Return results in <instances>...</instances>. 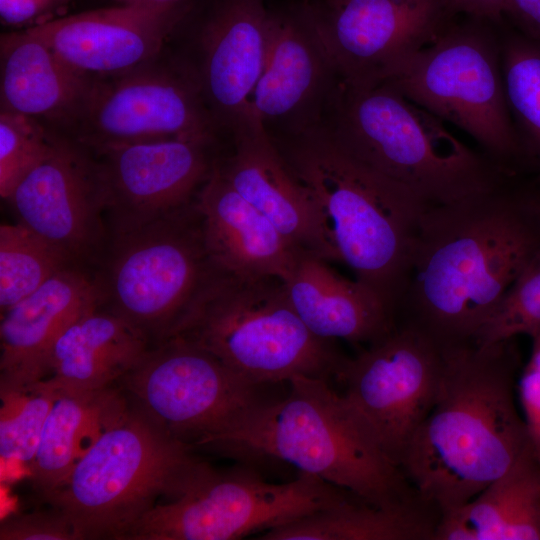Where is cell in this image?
Returning <instances> with one entry per match:
<instances>
[{"label":"cell","instance_id":"6da1fadb","mask_svg":"<svg viewBox=\"0 0 540 540\" xmlns=\"http://www.w3.org/2000/svg\"><path fill=\"white\" fill-rule=\"evenodd\" d=\"M540 222L510 177L469 199L429 208L397 318L443 346L475 343L530 256Z\"/></svg>","mask_w":540,"mask_h":540},{"label":"cell","instance_id":"7a4b0ae2","mask_svg":"<svg viewBox=\"0 0 540 540\" xmlns=\"http://www.w3.org/2000/svg\"><path fill=\"white\" fill-rule=\"evenodd\" d=\"M518 367L513 339L447 346L435 404L400 463L441 516L467 504L535 453L515 403Z\"/></svg>","mask_w":540,"mask_h":540},{"label":"cell","instance_id":"3957f363","mask_svg":"<svg viewBox=\"0 0 540 540\" xmlns=\"http://www.w3.org/2000/svg\"><path fill=\"white\" fill-rule=\"evenodd\" d=\"M329 381L295 376L230 429L196 448L236 458L279 460L379 508L438 517Z\"/></svg>","mask_w":540,"mask_h":540},{"label":"cell","instance_id":"277c9868","mask_svg":"<svg viewBox=\"0 0 540 540\" xmlns=\"http://www.w3.org/2000/svg\"><path fill=\"white\" fill-rule=\"evenodd\" d=\"M277 147L312 194L335 261L347 265L397 317L421 221L430 207L352 157L321 123L287 133Z\"/></svg>","mask_w":540,"mask_h":540},{"label":"cell","instance_id":"5b68a950","mask_svg":"<svg viewBox=\"0 0 540 540\" xmlns=\"http://www.w3.org/2000/svg\"><path fill=\"white\" fill-rule=\"evenodd\" d=\"M321 124L352 157L430 208L489 192L511 176L385 82L356 86L339 80Z\"/></svg>","mask_w":540,"mask_h":540},{"label":"cell","instance_id":"8992f818","mask_svg":"<svg viewBox=\"0 0 540 540\" xmlns=\"http://www.w3.org/2000/svg\"><path fill=\"white\" fill-rule=\"evenodd\" d=\"M193 451L131 404L41 498L71 521L80 540H125L160 498L183 495L210 466Z\"/></svg>","mask_w":540,"mask_h":540},{"label":"cell","instance_id":"52a82bcc","mask_svg":"<svg viewBox=\"0 0 540 540\" xmlns=\"http://www.w3.org/2000/svg\"><path fill=\"white\" fill-rule=\"evenodd\" d=\"M92 273L100 306L151 346L173 337L222 271L193 203L154 220L109 229Z\"/></svg>","mask_w":540,"mask_h":540},{"label":"cell","instance_id":"ba28073f","mask_svg":"<svg viewBox=\"0 0 540 540\" xmlns=\"http://www.w3.org/2000/svg\"><path fill=\"white\" fill-rule=\"evenodd\" d=\"M173 337L263 385L285 384L295 376L337 381L347 360L331 340L306 327L283 281L274 277L222 272Z\"/></svg>","mask_w":540,"mask_h":540},{"label":"cell","instance_id":"9c48e42d","mask_svg":"<svg viewBox=\"0 0 540 540\" xmlns=\"http://www.w3.org/2000/svg\"><path fill=\"white\" fill-rule=\"evenodd\" d=\"M455 19L385 80L407 99L467 133L512 173L522 151L506 101L499 25Z\"/></svg>","mask_w":540,"mask_h":540},{"label":"cell","instance_id":"30bf717a","mask_svg":"<svg viewBox=\"0 0 540 540\" xmlns=\"http://www.w3.org/2000/svg\"><path fill=\"white\" fill-rule=\"evenodd\" d=\"M354 494L314 475L270 483L252 471L211 465L181 496L158 503L125 540H231L288 524Z\"/></svg>","mask_w":540,"mask_h":540},{"label":"cell","instance_id":"8fae6325","mask_svg":"<svg viewBox=\"0 0 540 540\" xmlns=\"http://www.w3.org/2000/svg\"><path fill=\"white\" fill-rule=\"evenodd\" d=\"M133 406L196 449L275 395L180 337L153 345L118 383Z\"/></svg>","mask_w":540,"mask_h":540},{"label":"cell","instance_id":"7c38bea8","mask_svg":"<svg viewBox=\"0 0 540 540\" xmlns=\"http://www.w3.org/2000/svg\"><path fill=\"white\" fill-rule=\"evenodd\" d=\"M443 346L398 320L383 338L347 358L337 382L388 458L400 467L416 430L437 399L446 363Z\"/></svg>","mask_w":540,"mask_h":540},{"label":"cell","instance_id":"4fadbf2b","mask_svg":"<svg viewBox=\"0 0 540 540\" xmlns=\"http://www.w3.org/2000/svg\"><path fill=\"white\" fill-rule=\"evenodd\" d=\"M214 119L199 81L154 61L96 80L71 129L91 152L131 143L212 140Z\"/></svg>","mask_w":540,"mask_h":540},{"label":"cell","instance_id":"5bb4252c","mask_svg":"<svg viewBox=\"0 0 540 540\" xmlns=\"http://www.w3.org/2000/svg\"><path fill=\"white\" fill-rule=\"evenodd\" d=\"M456 16L446 0H331L309 15L339 80L356 86L387 80Z\"/></svg>","mask_w":540,"mask_h":540},{"label":"cell","instance_id":"9a60e30c","mask_svg":"<svg viewBox=\"0 0 540 540\" xmlns=\"http://www.w3.org/2000/svg\"><path fill=\"white\" fill-rule=\"evenodd\" d=\"M18 221L92 270L105 245L106 202L94 155L58 135L50 155L6 199Z\"/></svg>","mask_w":540,"mask_h":540},{"label":"cell","instance_id":"2e32d148","mask_svg":"<svg viewBox=\"0 0 540 540\" xmlns=\"http://www.w3.org/2000/svg\"><path fill=\"white\" fill-rule=\"evenodd\" d=\"M210 142L172 139L90 151L105 196L108 230L142 224L193 203L215 166Z\"/></svg>","mask_w":540,"mask_h":540},{"label":"cell","instance_id":"e0dca14e","mask_svg":"<svg viewBox=\"0 0 540 540\" xmlns=\"http://www.w3.org/2000/svg\"><path fill=\"white\" fill-rule=\"evenodd\" d=\"M180 6L121 5L65 15L27 29L68 65L98 79L155 60L181 18Z\"/></svg>","mask_w":540,"mask_h":540},{"label":"cell","instance_id":"ac0fdd59","mask_svg":"<svg viewBox=\"0 0 540 540\" xmlns=\"http://www.w3.org/2000/svg\"><path fill=\"white\" fill-rule=\"evenodd\" d=\"M270 20L263 0H223L203 28L198 81L214 121L232 132L259 119L252 99L264 67Z\"/></svg>","mask_w":540,"mask_h":540},{"label":"cell","instance_id":"d6986e66","mask_svg":"<svg viewBox=\"0 0 540 540\" xmlns=\"http://www.w3.org/2000/svg\"><path fill=\"white\" fill-rule=\"evenodd\" d=\"M339 78L309 16L271 15L266 56L252 109L267 126L294 133L321 122Z\"/></svg>","mask_w":540,"mask_h":540},{"label":"cell","instance_id":"ffe728a7","mask_svg":"<svg viewBox=\"0 0 540 540\" xmlns=\"http://www.w3.org/2000/svg\"><path fill=\"white\" fill-rule=\"evenodd\" d=\"M234 151L219 166L233 188L295 246L335 260L321 212L259 119L233 131Z\"/></svg>","mask_w":540,"mask_h":540},{"label":"cell","instance_id":"44dd1931","mask_svg":"<svg viewBox=\"0 0 540 540\" xmlns=\"http://www.w3.org/2000/svg\"><path fill=\"white\" fill-rule=\"evenodd\" d=\"M195 205L208 253L222 272L285 281L302 250L244 199L215 164Z\"/></svg>","mask_w":540,"mask_h":540},{"label":"cell","instance_id":"7402d4cb","mask_svg":"<svg viewBox=\"0 0 540 540\" xmlns=\"http://www.w3.org/2000/svg\"><path fill=\"white\" fill-rule=\"evenodd\" d=\"M98 305L92 271L70 266L1 313L0 377L19 381L45 378L57 338L76 318Z\"/></svg>","mask_w":540,"mask_h":540},{"label":"cell","instance_id":"603a6c76","mask_svg":"<svg viewBox=\"0 0 540 540\" xmlns=\"http://www.w3.org/2000/svg\"><path fill=\"white\" fill-rule=\"evenodd\" d=\"M283 283L294 311L322 339L370 345L397 324L396 315L372 289L344 278L313 252L300 250Z\"/></svg>","mask_w":540,"mask_h":540},{"label":"cell","instance_id":"cb8c5ba5","mask_svg":"<svg viewBox=\"0 0 540 540\" xmlns=\"http://www.w3.org/2000/svg\"><path fill=\"white\" fill-rule=\"evenodd\" d=\"M0 60L1 110L73 128L97 79L72 68L27 30L1 35Z\"/></svg>","mask_w":540,"mask_h":540},{"label":"cell","instance_id":"d4e9b609","mask_svg":"<svg viewBox=\"0 0 540 540\" xmlns=\"http://www.w3.org/2000/svg\"><path fill=\"white\" fill-rule=\"evenodd\" d=\"M151 347L132 325L100 305L91 308L57 338L46 379L65 391H93L118 384Z\"/></svg>","mask_w":540,"mask_h":540},{"label":"cell","instance_id":"484cf974","mask_svg":"<svg viewBox=\"0 0 540 540\" xmlns=\"http://www.w3.org/2000/svg\"><path fill=\"white\" fill-rule=\"evenodd\" d=\"M56 390L28 466L40 497L57 488L100 437L131 409L120 385L93 391Z\"/></svg>","mask_w":540,"mask_h":540},{"label":"cell","instance_id":"4316f807","mask_svg":"<svg viewBox=\"0 0 540 540\" xmlns=\"http://www.w3.org/2000/svg\"><path fill=\"white\" fill-rule=\"evenodd\" d=\"M434 540H540L537 455H527L467 504L441 516Z\"/></svg>","mask_w":540,"mask_h":540},{"label":"cell","instance_id":"83f0119b","mask_svg":"<svg viewBox=\"0 0 540 540\" xmlns=\"http://www.w3.org/2000/svg\"><path fill=\"white\" fill-rule=\"evenodd\" d=\"M439 517L391 511L351 494L340 503L268 530L262 540H434Z\"/></svg>","mask_w":540,"mask_h":540},{"label":"cell","instance_id":"f1b7e54d","mask_svg":"<svg viewBox=\"0 0 540 540\" xmlns=\"http://www.w3.org/2000/svg\"><path fill=\"white\" fill-rule=\"evenodd\" d=\"M506 101L523 155L540 163V40L499 25Z\"/></svg>","mask_w":540,"mask_h":540},{"label":"cell","instance_id":"f546056e","mask_svg":"<svg viewBox=\"0 0 540 540\" xmlns=\"http://www.w3.org/2000/svg\"><path fill=\"white\" fill-rule=\"evenodd\" d=\"M70 266L76 265L23 223L1 224L0 313Z\"/></svg>","mask_w":540,"mask_h":540},{"label":"cell","instance_id":"4dcf8cb0","mask_svg":"<svg viewBox=\"0 0 540 540\" xmlns=\"http://www.w3.org/2000/svg\"><path fill=\"white\" fill-rule=\"evenodd\" d=\"M57 390L46 378L19 381L0 377V456L29 464Z\"/></svg>","mask_w":540,"mask_h":540},{"label":"cell","instance_id":"1f68e13d","mask_svg":"<svg viewBox=\"0 0 540 540\" xmlns=\"http://www.w3.org/2000/svg\"><path fill=\"white\" fill-rule=\"evenodd\" d=\"M57 134L23 114L0 112V195L6 200L17 185L52 152Z\"/></svg>","mask_w":540,"mask_h":540},{"label":"cell","instance_id":"d6a6232c","mask_svg":"<svg viewBox=\"0 0 540 540\" xmlns=\"http://www.w3.org/2000/svg\"><path fill=\"white\" fill-rule=\"evenodd\" d=\"M540 332V245L515 278L475 343L488 345Z\"/></svg>","mask_w":540,"mask_h":540},{"label":"cell","instance_id":"836d02e7","mask_svg":"<svg viewBox=\"0 0 540 540\" xmlns=\"http://www.w3.org/2000/svg\"><path fill=\"white\" fill-rule=\"evenodd\" d=\"M0 540H80L71 521L60 511L15 513L0 524Z\"/></svg>","mask_w":540,"mask_h":540},{"label":"cell","instance_id":"e575fe53","mask_svg":"<svg viewBox=\"0 0 540 540\" xmlns=\"http://www.w3.org/2000/svg\"><path fill=\"white\" fill-rule=\"evenodd\" d=\"M528 362L516 382L520 404L534 451L540 460V332L531 337Z\"/></svg>","mask_w":540,"mask_h":540},{"label":"cell","instance_id":"d590c367","mask_svg":"<svg viewBox=\"0 0 540 540\" xmlns=\"http://www.w3.org/2000/svg\"><path fill=\"white\" fill-rule=\"evenodd\" d=\"M73 0H0L1 23L27 30L65 16Z\"/></svg>","mask_w":540,"mask_h":540},{"label":"cell","instance_id":"8d00e7d4","mask_svg":"<svg viewBox=\"0 0 540 540\" xmlns=\"http://www.w3.org/2000/svg\"><path fill=\"white\" fill-rule=\"evenodd\" d=\"M504 17L518 32L540 40V0H506Z\"/></svg>","mask_w":540,"mask_h":540},{"label":"cell","instance_id":"74e56055","mask_svg":"<svg viewBox=\"0 0 540 540\" xmlns=\"http://www.w3.org/2000/svg\"><path fill=\"white\" fill-rule=\"evenodd\" d=\"M454 14L501 24L506 0H446Z\"/></svg>","mask_w":540,"mask_h":540},{"label":"cell","instance_id":"f35d334b","mask_svg":"<svg viewBox=\"0 0 540 540\" xmlns=\"http://www.w3.org/2000/svg\"><path fill=\"white\" fill-rule=\"evenodd\" d=\"M121 5H135L151 8H172L180 6L184 0H113Z\"/></svg>","mask_w":540,"mask_h":540},{"label":"cell","instance_id":"ab89813d","mask_svg":"<svg viewBox=\"0 0 540 540\" xmlns=\"http://www.w3.org/2000/svg\"><path fill=\"white\" fill-rule=\"evenodd\" d=\"M526 197L532 212L540 222V191L536 192L526 190Z\"/></svg>","mask_w":540,"mask_h":540}]
</instances>
